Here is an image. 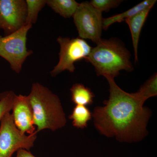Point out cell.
<instances>
[{"instance_id":"1","label":"cell","mask_w":157,"mask_h":157,"mask_svg":"<svg viewBox=\"0 0 157 157\" xmlns=\"http://www.w3.org/2000/svg\"><path fill=\"white\" fill-rule=\"evenodd\" d=\"M109 97L103 107H96L92 117L96 129L107 137H115L121 142L140 141L147 133V125L151 112L144 102L133 93L122 90L114 78L106 77Z\"/></svg>"},{"instance_id":"2","label":"cell","mask_w":157,"mask_h":157,"mask_svg":"<svg viewBox=\"0 0 157 157\" xmlns=\"http://www.w3.org/2000/svg\"><path fill=\"white\" fill-rule=\"evenodd\" d=\"M27 97L33 113L36 134L45 129L54 132L65 126L67 119L60 100L49 89L35 82Z\"/></svg>"},{"instance_id":"3","label":"cell","mask_w":157,"mask_h":157,"mask_svg":"<svg viewBox=\"0 0 157 157\" xmlns=\"http://www.w3.org/2000/svg\"><path fill=\"white\" fill-rule=\"evenodd\" d=\"M131 55L120 41L101 39L85 60L94 66L98 76L114 78L121 70H134Z\"/></svg>"},{"instance_id":"4","label":"cell","mask_w":157,"mask_h":157,"mask_svg":"<svg viewBox=\"0 0 157 157\" xmlns=\"http://www.w3.org/2000/svg\"><path fill=\"white\" fill-rule=\"evenodd\" d=\"M33 25H26L14 33L0 37V56L10 64L11 70L19 73L27 58L33 53L27 48V36Z\"/></svg>"},{"instance_id":"5","label":"cell","mask_w":157,"mask_h":157,"mask_svg":"<svg viewBox=\"0 0 157 157\" xmlns=\"http://www.w3.org/2000/svg\"><path fill=\"white\" fill-rule=\"evenodd\" d=\"M0 122V157H11L20 149L29 151L34 146L36 133L26 135L21 133L14 124L10 112L6 113Z\"/></svg>"},{"instance_id":"6","label":"cell","mask_w":157,"mask_h":157,"mask_svg":"<svg viewBox=\"0 0 157 157\" xmlns=\"http://www.w3.org/2000/svg\"><path fill=\"white\" fill-rule=\"evenodd\" d=\"M57 41L60 45L59 61L50 72L52 77H55L66 70L73 73L76 69L75 63L85 59L92 49L86 41L79 37L71 39L59 36Z\"/></svg>"},{"instance_id":"7","label":"cell","mask_w":157,"mask_h":157,"mask_svg":"<svg viewBox=\"0 0 157 157\" xmlns=\"http://www.w3.org/2000/svg\"><path fill=\"white\" fill-rule=\"evenodd\" d=\"M73 17L79 38L90 39L96 44L101 40L103 30L102 13L90 2L79 3Z\"/></svg>"},{"instance_id":"8","label":"cell","mask_w":157,"mask_h":157,"mask_svg":"<svg viewBox=\"0 0 157 157\" xmlns=\"http://www.w3.org/2000/svg\"><path fill=\"white\" fill-rule=\"evenodd\" d=\"M26 17L25 0H0V29L6 36L26 25Z\"/></svg>"},{"instance_id":"9","label":"cell","mask_w":157,"mask_h":157,"mask_svg":"<svg viewBox=\"0 0 157 157\" xmlns=\"http://www.w3.org/2000/svg\"><path fill=\"white\" fill-rule=\"evenodd\" d=\"M11 113L14 124L23 134L36 133L33 109L27 96L16 95Z\"/></svg>"},{"instance_id":"10","label":"cell","mask_w":157,"mask_h":157,"mask_svg":"<svg viewBox=\"0 0 157 157\" xmlns=\"http://www.w3.org/2000/svg\"><path fill=\"white\" fill-rule=\"evenodd\" d=\"M153 7L150 6L134 16L125 20L128 25L132 35L135 62H138V45L141 29L145 23L151 9Z\"/></svg>"},{"instance_id":"11","label":"cell","mask_w":157,"mask_h":157,"mask_svg":"<svg viewBox=\"0 0 157 157\" xmlns=\"http://www.w3.org/2000/svg\"><path fill=\"white\" fill-rule=\"evenodd\" d=\"M156 2L155 0H145L123 13L107 18H103V30H107L110 25L115 23L125 21V20L134 16L150 6H153Z\"/></svg>"},{"instance_id":"12","label":"cell","mask_w":157,"mask_h":157,"mask_svg":"<svg viewBox=\"0 0 157 157\" xmlns=\"http://www.w3.org/2000/svg\"><path fill=\"white\" fill-rule=\"evenodd\" d=\"M79 3L75 0H46V5L66 18L73 17Z\"/></svg>"},{"instance_id":"13","label":"cell","mask_w":157,"mask_h":157,"mask_svg":"<svg viewBox=\"0 0 157 157\" xmlns=\"http://www.w3.org/2000/svg\"><path fill=\"white\" fill-rule=\"evenodd\" d=\"M70 91L71 100L76 105L86 106L93 104L94 95L83 84L77 83L73 85Z\"/></svg>"},{"instance_id":"14","label":"cell","mask_w":157,"mask_h":157,"mask_svg":"<svg viewBox=\"0 0 157 157\" xmlns=\"http://www.w3.org/2000/svg\"><path fill=\"white\" fill-rule=\"evenodd\" d=\"M92 117L91 113L86 106L76 105L69 118L72 120L73 126L83 129L87 127L88 122Z\"/></svg>"},{"instance_id":"15","label":"cell","mask_w":157,"mask_h":157,"mask_svg":"<svg viewBox=\"0 0 157 157\" xmlns=\"http://www.w3.org/2000/svg\"><path fill=\"white\" fill-rule=\"evenodd\" d=\"M138 99L145 102L148 98L157 95V75L155 73L140 87L138 91L133 93Z\"/></svg>"},{"instance_id":"16","label":"cell","mask_w":157,"mask_h":157,"mask_svg":"<svg viewBox=\"0 0 157 157\" xmlns=\"http://www.w3.org/2000/svg\"><path fill=\"white\" fill-rule=\"evenodd\" d=\"M27 4L26 25H33L37 22L39 12L46 5V0H25Z\"/></svg>"},{"instance_id":"17","label":"cell","mask_w":157,"mask_h":157,"mask_svg":"<svg viewBox=\"0 0 157 157\" xmlns=\"http://www.w3.org/2000/svg\"><path fill=\"white\" fill-rule=\"evenodd\" d=\"M16 95L12 91L0 94V121L6 113L11 111Z\"/></svg>"},{"instance_id":"18","label":"cell","mask_w":157,"mask_h":157,"mask_svg":"<svg viewBox=\"0 0 157 157\" xmlns=\"http://www.w3.org/2000/svg\"><path fill=\"white\" fill-rule=\"evenodd\" d=\"M122 2L121 0H92L90 2L94 8L102 13L116 8Z\"/></svg>"},{"instance_id":"19","label":"cell","mask_w":157,"mask_h":157,"mask_svg":"<svg viewBox=\"0 0 157 157\" xmlns=\"http://www.w3.org/2000/svg\"><path fill=\"white\" fill-rule=\"evenodd\" d=\"M16 157H36L29 151L23 149H20L17 151Z\"/></svg>"}]
</instances>
